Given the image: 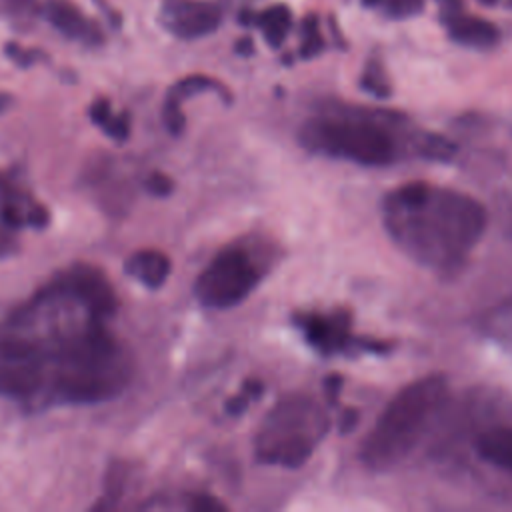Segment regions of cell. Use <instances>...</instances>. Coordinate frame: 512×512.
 <instances>
[{
    "instance_id": "1",
    "label": "cell",
    "mask_w": 512,
    "mask_h": 512,
    "mask_svg": "<svg viewBox=\"0 0 512 512\" xmlns=\"http://www.w3.org/2000/svg\"><path fill=\"white\" fill-rule=\"evenodd\" d=\"M380 212L396 248L438 274L456 272L488 224L486 208L474 196L422 180L392 188Z\"/></svg>"
},
{
    "instance_id": "2",
    "label": "cell",
    "mask_w": 512,
    "mask_h": 512,
    "mask_svg": "<svg viewBox=\"0 0 512 512\" xmlns=\"http://www.w3.org/2000/svg\"><path fill=\"white\" fill-rule=\"evenodd\" d=\"M448 400L444 374H428L398 390L360 444V460L372 472L402 464L422 442Z\"/></svg>"
},
{
    "instance_id": "3",
    "label": "cell",
    "mask_w": 512,
    "mask_h": 512,
    "mask_svg": "<svg viewBox=\"0 0 512 512\" xmlns=\"http://www.w3.org/2000/svg\"><path fill=\"white\" fill-rule=\"evenodd\" d=\"M300 142L310 152L360 166H388L402 154L394 118L382 112H322L302 124Z\"/></svg>"
},
{
    "instance_id": "4",
    "label": "cell",
    "mask_w": 512,
    "mask_h": 512,
    "mask_svg": "<svg viewBox=\"0 0 512 512\" xmlns=\"http://www.w3.org/2000/svg\"><path fill=\"white\" fill-rule=\"evenodd\" d=\"M328 434L324 406L302 392L282 396L254 434V454L262 464L298 468Z\"/></svg>"
},
{
    "instance_id": "5",
    "label": "cell",
    "mask_w": 512,
    "mask_h": 512,
    "mask_svg": "<svg viewBox=\"0 0 512 512\" xmlns=\"http://www.w3.org/2000/svg\"><path fill=\"white\" fill-rule=\"evenodd\" d=\"M264 278V264L242 244L222 248L194 280L196 300L214 310L240 304Z\"/></svg>"
},
{
    "instance_id": "6",
    "label": "cell",
    "mask_w": 512,
    "mask_h": 512,
    "mask_svg": "<svg viewBox=\"0 0 512 512\" xmlns=\"http://www.w3.org/2000/svg\"><path fill=\"white\" fill-rule=\"evenodd\" d=\"M222 10L210 0H162L160 24L180 40H198L220 28Z\"/></svg>"
},
{
    "instance_id": "7",
    "label": "cell",
    "mask_w": 512,
    "mask_h": 512,
    "mask_svg": "<svg viewBox=\"0 0 512 512\" xmlns=\"http://www.w3.org/2000/svg\"><path fill=\"white\" fill-rule=\"evenodd\" d=\"M0 220L14 230L48 226L50 212L22 184L18 170H0Z\"/></svg>"
},
{
    "instance_id": "8",
    "label": "cell",
    "mask_w": 512,
    "mask_h": 512,
    "mask_svg": "<svg viewBox=\"0 0 512 512\" xmlns=\"http://www.w3.org/2000/svg\"><path fill=\"white\" fill-rule=\"evenodd\" d=\"M294 324L300 328L310 346L322 354L344 352L354 342L350 332V318L344 310L298 312L294 316Z\"/></svg>"
},
{
    "instance_id": "9",
    "label": "cell",
    "mask_w": 512,
    "mask_h": 512,
    "mask_svg": "<svg viewBox=\"0 0 512 512\" xmlns=\"http://www.w3.org/2000/svg\"><path fill=\"white\" fill-rule=\"evenodd\" d=\"M440 22L444 24L448 36L468 48H478L486 50L498 44L500 40V30L490 22L474 14H466L462 10V0L460 2H450V4H440Z\"/></svg>"
},
{
    "instance_id": "10",
    "label": "cell",
    "mask_w": 512,
    "mask_h": 512,
    "mask_svg": "<svg viewBox=\"0 0 512 512\" xmlns=\"http://www.w3.org/2000/svg\"><path fill=\"white\" fill-rule=\"evenodd\" d=\"M200 92H216L220 98H224L226 102H230V92L224 84H220L218 80L204 76V74H190L180 78L178 82H174L164 98L162 104V122L166 126V130L172 136H180L184 132L186 126V118L182 112V104L184 100H188L194 94Z\"/></svg>"
},
{
    "instance_id": "11",
    "label": "cell",
    "mask_w": 512,
    "mask_h": 512,
    "mask_svg": "<svg viewBox=\"0 0 512 512\" xmlns=\"http://www.w3.org/2000/svg\"><path fill=\"white\" fill-rule=\"evenodd\" d=\"M44 14L48 22L66 38L98 46L104 36L94 20H90L82 10H78L70 0H48L44 6Z\"/></svg>"
},
{
    "instance_id": "12",
    "label": "cell",
    "mask_w": 512,
    "mask_h": 512,
    "mask_svg": "<svg viewBox=\"0 0 512 512\" xmlns=\"http://www.w3.org/2000/svg\"><path fill=\"white\" fill-rule=\"evenodd\" d=\"M170 272H172V260L168 258V254L156 248L136 250L124 260V274L150 290L162 288Z\"/></svg>"
},
{
    "instance_id": "13",
    "label": "cell",
    "mask_w": 512,
    "mask_h": 512,
    "mask_svg": "<svg viewBox=\"0 0 512 512\" xmlns=\"http://www.w3.org/2000/svg\"><path fill=\"white\" fill-rule=\"evenodd\" d=\"M240 22L244 26L258 28L264 34L266 42L272 48H278L286 40V36L290 34L292 24H294V16H292V10L286 4H272V6H268L260 12H252V10L242 12Z\"/></svg>"
},
{
    "instance_id": "14",
    "label": "cell",
    "mask_w": 512,
    "mask_h": 512,
    "mask_svg": "<svg viewBox=\"0 0 512 512\" xmlns=\"http://www.w3.org/2000/svg\"><path fill=\"white\" fill-rule=\"evenodd\" d=\"M474 450L486 464L512 474V426L500 424L482 430L474 438Z\"/></svg>"
},
{
    "instance_id": "15",
    "label": "cell",
    "mask_w": 512,
    "mask_h": 512,
    "mask_svg": "<svg viewBox=\"0 0 512 512\" xmlns=\"http://www.w3.org/2000/svg\"><path fill=\"white\" fill-rule=\"evenodd\" d=\"M88 116L94 126H98L108 138L122 144L130 138V114L128 110H122L118 114L112 112V104L108 98H96L90 108Z\"/></svg>"
},
{
    "instance_id": "16",
    "label": "cell",
    "mask_w": 512,
    "mask_h": 512,
    "mask_svg": "<svg viewBox=\"0 0 512 512\" xmlns=\"http://www.w3.org/2000/svg\"><path fill=\"white\" fill-rule=\"evenodd\" d=\"M128 476H130V468L126 462H122V460L110 462L106 476H104L102 498L92 508L94 510H114L126 492Z\"/></svg>"
},
{
    "instance_id": "17",
    "label": "cell",
    "mask_w": 512,
    "mask_h": 512,
    "mask_svg": "<svg viewBox=\"0 0 512 512\" xmlns=\"http://www.w3.org/2000/svg\"><path fill=\"white\" fill-rule=\"evenodd\" d=\"M362 4L392 20H406L424 10V0H362Z\"/></svg>"
},
{
    "instance_id": "18",
    "label": "cell",
    "mask_w": 512,
    "mask_h": 512,
    "mask_svg": "<svg viewBox=\"0 0 512 512\" xmlns=\"http://www.w3.org/2000/svg\"><path fill=\"white\" fill-rule=\"evenodd\" d=\"M324 48V38L320 34V26L314 14H308L302 22V42H300V54L304 58H310L318 54Z\"/></svg>"
},
{
    "instance_id": "19",
    "label": "cell",
    "mask_w": 512,
    "mask_h": 512,
    "mask_svg": "<svg viewBox=\"0 0 512 512\" xmlns=\"http://www.w3.org/2000/svg\"><path fill=\"white\" fill-rule=\"evenodd\" d=\"M0 12L16 26H22L32 22L38 8L34 0H0Z\"/></svg>"
},
{
    "instance_id": "20",
    "label": "cell",
    "mask_w": 512,
    "mask_h": 512,
    "mask_svg": "<svg viewBox=\"0 0 512 512\" xmlns=\"http://www.w3.org/2000/svg\"><path fill=\"white\" fill-rule=\"evenodd\" d=\"M4 54H6V58H10V60H12L16 66H20V68H30V66H34L36 62L46 60V54H44V52L34 50V48H24V46H20V44H16V42H8V44L4 46Z\"/></svg>"
},
{
    "instance_id": "21",
    "label": "cell",
    "mask_w": 512,
    "mask_h": 512,
    "mask_svg": "<svg viewBox=\"0 0 512 512\" xmlns=\"http://www.w3.org/2000/svg\"><path fill=\"white\" fill-rule=\"evenodd\" d=\"M362 86L364 90L376 94V96H386L390 92L388 80L384 76V70L378 62H370L362 74Z\"/></svg>"
},
{
    "instance_id": "22",
    "label": "cell",
    "mask_w": 512,
    "mask_h": 512,
    "mask_svg": "<svg viewBox=\"0 0 512 512\" xmlns=\"http://www.w3.org/2000/svg\"><path fill=\"white\" fill-rule=\"evenodd\" d=\"M144 188L150 196H156V198H164V196H170L172 190H174V180L162 172H150L146 178H144Z\"/></svg>"
},
{
    "instance_id": "23",
    "label": "cell",
    "mask_w": 512,
    "mask_h": 512,
    "mask_svg": "<svg viewBox=\"0 0 512 512\" xmlns=\"http://www.w3.org/2000/svg\"><path fill=\"white\" fill-rule=\"evenodd\" d=\"M18 252V240H16V230L10 228L0 220V260L10 258Z\"/></svg>"
},
{
    "instance_id": "24",
    "label": "cell",
    "mask_w": 512,
    "mask_h": 512,
    "mask_svg": "<svg viewBox=\"0 0 512 512\" xmlns=\"http://www.w3.org/2000/svg\"><path fill=\"white\" fill-rule=\"evenodd\" d=\"M188 508L194 512H216V510H224L226 506L210 494H194L188 500Z\"/></svg>"
},
{
    "instance_id": "25",
    "label": "cell",
    "mask_w": 512,
    "mask_h": 512,
    "mask_svg": "<svg viewBox=\"0 0 512 512\" xmlns=\"http://www.w3.org/2000/svg\"><path fill=\"white\" fill-rule=\"evenodd\" d=\"M12 102H14V98H12L10 94H6V92H0V112L8 110V108L12 106Z\"/></svg>"
},
{
    "instance_id": "26",
    "label": "cell",
    "mask_w": 512,
    "mask_h": 512,
    "mask_svg": "<svg viewBox=\"0 0 512 512\" xmlns=\"http://www.w3.org/2000/svg\"><path fill=\"white\" fill-rule=\"evenodd\" d=\"M508 4H510V6H512V0H508Z\"/></svg>"
}]
</instances>
